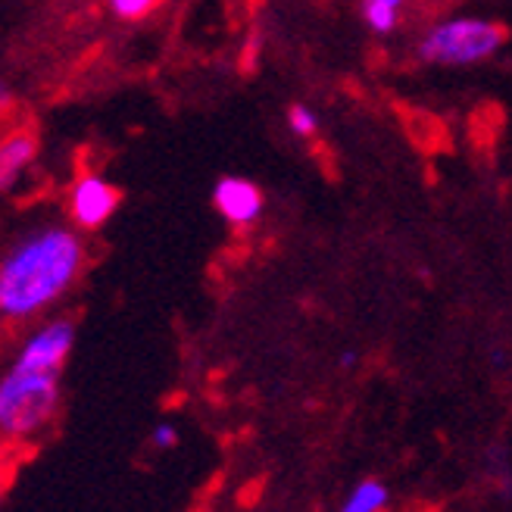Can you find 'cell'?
Instances as JSON below:
<instances>
[{"instance_id": "ba28073f", "label": "cell", "mask_w": 512, "mask_h": 512, "mask_svg": "<svg viewBox=\"0 0 512 512\" xmlns=\"http://www.w3.org/2000/svg\"><path fill=\"white\" fill-rule=\"evenodd\" d=\"M384 503H388V491H384L378 481H363L360 488L350 494L341 512H378Z\"/></svg>"}, {"instance_id": "30bf717a", "label": "cell", "mask_w": 512, "mask_h": 512, "mask_svg": "<svg viewBox=\"0 0 512 512\" xmlns=\"http://www.w3.org/2000/svg\"><path fill=\"white\" fill-rule=\"evenodd\" d=\"M288 125H291V132H294V135H300V138H310V135H316V125H319V119H316V113H313L310 107H300V104H294V107L288 110Z\"/></svg>"}, {"instance_id": "7c38bea8", "label": "cell", "mask_w": 512, "mask_h": 512, "mask_svg": "<svg viewBox=\"0 0 512 512\" xmlns=\"http://www.w3.org/2000/svg\"><path fill=\"white\" fill-rule=\"evenodd\" d=\"M175 441H178V431H175V425H157V428H153V444H157V447H175Z\"/></svg>"}, {"instance_id": "3957f363", "label": "cell", "mask_w": 512, "mask_h": 512, "mask_svg": "<svg viewBox=\"0 0 512 512\" xmlns=\"http://www.w3.org/2000/svg\"><path fill=\"white\" fill-rule=\"evenodd\" d=\"M509 38V32L500 22L484 19H453L434 29L419 41V60L441 63V66H469L494 50Z\"/></svg>"}, {"instance_id": "7a4b0ae2", "label": "cell", "mask_w": 512, "mask_h": 512, "mask_svg": "<svg viewBox=\"0 0 512 512\" xmlns=\"http://www.w3.org/2000/svg\"><path fill=\"white\" fill-rule=\"evenodd\" d=\"M60 372H32L13 366L0 384V428L7 438H25L41 431L57 413Z\"/></svg>"}, {"instance_id": "8fae6325", "label": "cell", "mask_w": 512, "mask_h": 512, "mask_svg": "<svg viewBox=\"0 0 512 512\" xmlns=\"http://www.w3.org/2000/svg\"><path fill=\"white\" fill-rule=\"evenodd\" d=\"M110 4L119 19H144L150 10H157L163 0H110Z\"/></svg>"}, {"instance_id": "6da1fadb", "label": "cell", "mask_w": 512, "mask_h": 512, "mask_svg": "<svg viewBox=\"0 0 512 512\" xmlns=\"http://www.w3.org/2000/svg\"><path fill=\"white\" fill-rule=\"evenodd\" d=\"M85 266V244L60 225H47L10 247L0 266V313L25 322L60 300Z\"/></svg>"}, {"instance_id": "52a82bcc", "label": "cell", "mask_w": 512, "mask_h": 512, "mask_svg": "<svg viewBox=\"0 0 512 512\" xmlns=\"http://www.w3.org/2000/svg\"><path fill=\"white\" fill-rule=\"evenodd\" d=\"M38 153V141L29 128H19V132L4 138V147H0V185L10 188L16 182V175L35 160Z\"/></svg>"}, {"instance_id": "4fadbf2b", "label": "cell", "mask_w": 512, "mask_h": 512, "mask_svg": "<svg viewBox=\"0 0 512 512\" xmlns=\"http://www.w3.org/2000/svg\"><path fill=\"white\" fill-rule=\"evenodd\" d=\"M353 360H356V356H353V353L347 350V353L341 356V366H353Z\"/></svg>"}, {"instance_id": "5bb4252c", "label": "cell", "mask_w": 512, "mask_h": 512, "mask_svg": "<svg viewBox=\"0 0 512 512\" xmlns=\"http://www.w3.org/2000/svg\"><path fill=\"white\" fill-rule=\"evenodd\" d=\"M388 4H391V7H397V10H400V7H403V0H388Z\"/></svg>"}, {"instance_id": "5b68a950", "label": "cell", "mask_w": 512, "mask_h": 512, "mask_svg": "<svg viewBox=\"0 0 512 512\" xmlns=\"http://www.w3.org/2000/svg\"><path fill=\"white\" fill-rule=\"evenodd\" d=\"M119 200H122V194L116 185L104 182V178H97V175H85L75 182V188L69 194V213H72L75 225L100 228L116 213Z\"/></svg>"}, {"instance_id": "8992f818", "label": "cell", "mask_w": 512, "mask_h": 512, "mask_svg": "<svg viewBox=\"0 0 512 512\" xmlns=\"http://www.w3.org/2000/svg\"><path fill=\"white\" fill-rule=\"evenodd\" d=\"M213 203L216 210L232 222V225H250L256 216L263 213V194L247 178H219L213 188Z\"/></svg>"}, {"instance_id": "277c9868", "label": "cell", "mask_w": 512, "mask_h": 512, "mask_svg": "<svg viewBox=\"0 0 512 512\" xmlns=\"http://www.w3.org/2000/svg\"><path fill=\"white\" fill-rule=\"evenodd\" d=\"M72 338H75V328L69 319L50 322V325L38 328L35 335L22 344L13 366L32 369V372H60L69 350H72Z\"/></svg>"}, {"instance_id": "9c48e42d", "label": "cell", "mask_w": 512, "mask_h": 512, "mask_svg": "<svg viewBox=\"0 0 512 512\" xmlns=\"http://www.w3.org/2000/svg\"><path fill=\"white\" fill-rule=\"evenodd\" d=\"M363 19L369 22L372 32L388 35L397 25V7H391L388 0H363Z\"/></svg>"}]
</instances>
